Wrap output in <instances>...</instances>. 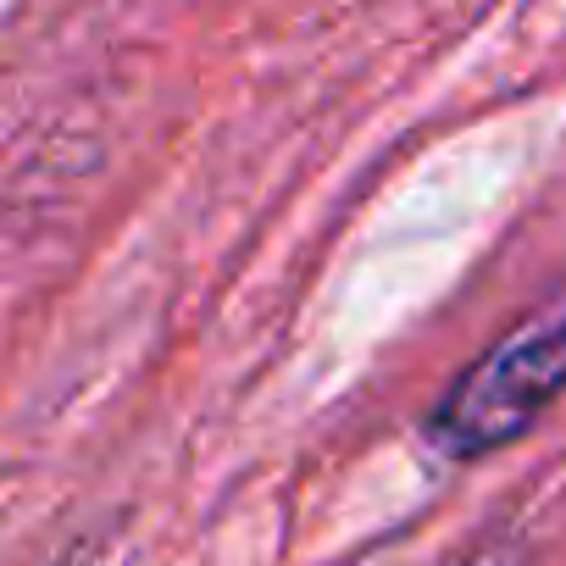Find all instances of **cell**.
I'll list each match as a JSON object with an SVG mask.
<instances>
[{
  "label": "cell",
  "mask_w": 566,
  "mask_h": 566,
  "mask_svg": "<svg viewBox=\"0 0 566 566\" xmlns=\"http://www.w3.org/2000/svg\"><path fill=\"white\" fill-rule=\"evenodd\" d=\"M566 395V290L500 334L428 411V444L450 461H483L516 444Z\"/></svg>",
  "instance_id": "1"
},
{
  "label": "cell",
  "mask_w": 566,
  "mask_h": 566,
  "mask_svg": "<svg viewBox=\"0 0 566 566\" xmlns=\"http://www.w3.org/2000/svg\"><path fill=\"white\" fill-rule=\"evenodd\" d=\"M56 566H123V560H117L106 544H90V538H84V544H73V549H67Z\"/></svg>",
  "instance_id": "2"
},
{
  "label": "cell",
  "mask_w": 566,
  "mask_h": 566,
  "mask_svg": "<svg viewBox=\"0 0 566 566\" xmlns=\"http://www.w3.org/2000/svg\"><path fill=\"white\" fill-rule=\"evenodd\" d=\"M461 566H522V549L516 544H483L472 560H461Z\"/></svg>",
  "instance_id": "3"
}]
</instances>
